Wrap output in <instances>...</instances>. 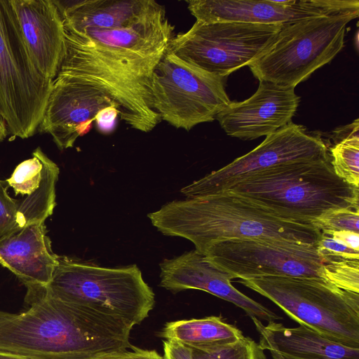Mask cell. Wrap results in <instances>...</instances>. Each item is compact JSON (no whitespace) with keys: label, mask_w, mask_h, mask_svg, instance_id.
Instances as JSON below:
<instances>
[{"label":"cell","mask_w":359,"mask_h":359,"mask_svg":"<svg viewBox=\"0 0 359 359\" xmlns=\"http://www.w3.org/2000/svg\"><path fill=\"white\" fill-rule=\"evenodd\" d=\"M29 308L0 311V353L32 359H90L131 348L133 327L27 288Z\"/></svg>","instance_id":"6da1fadb"},{"label":"cell","mask_w":359,"mask_h":359,"mask_svg":"<svg viewBox=\"0 0 359 359\" xmlns=\"http://www.w3.org/2000/svg\"><path fill=\"white\" fill-rule=\"evenodd\" d=\"M165 236L190 241L204 255L215 243L231 239L280 240L316 244L321 231L313 224L283 217L250 199L226 191L174 201L148 214Z\"/></svg>","instance_id":"7a4b0ae2"},{"label":"cell","mask_w":359,"mask_h":359,"mask_svg":"<svg viewBox=\"0 0 359 359\" xmlns=\"http://www.w3.org/2000/svg\"><path fill=\"white\" fill-rule=\"evenodd\" d=\"M65 40L57 76L101 89L118 104V116L133 129H154L161 119L151 106L152 77L167 50L144 53L113 48L65 29Z\"/></svg>","instance_id":"3957f363"},{"label":"cell","mask_w":359,"mask_h":359,"mask_svg":"<svg viewBox=\"0 0 359 359\" xmlns=\"http://www.w3.org/2000/svg\"><path fill=\"white\" fill-rule=\"evenodd\" d=\"M227 191L302 223L312 224L331 210H359L358 188L336 175L330 157L278 164L251 175Z\"/></svg>","instance_id":"277c9868"},{"label":"cell","mask_w":359,"mask_h":359,"mask_svg":"<svg viewBox=\"0 0 359 359\" xmlns=\"http://www.w3.org/2000/svg\"><path fill=\"white\" fill-rule=\"evenodd\" d=\"M47 295L132 327L149 316L155 294L136 264L109 268L58 257Z\"/></svg>","instance_id":"5b68a950"},{"label":"cell","mask_w":359,"mask_h":359,"mask_svg":"<svg viewBox=\"0 0 359 359\" xmlns=\"http://www.w3.org/2000/svg\"><path fill=\"white\" fill-rule=\"evenodd\" d=\"M238 282L271 300L299 325L359 348V293L316 278L266 276Z\"/></svg>","instance_id":"8992f818"},{"label":"cell","mask_w":359,"mask_h":359,"mask_svg":"<svg viewBox=\"0 0 359 359\" xmlns=\"http://www.w3.org/2000/svg\"><path fill=\"white\" fill-rule=\"evenodd\" d=\"M359 10L284 25L273 42L248 65L259 81L295 88L329 63L344 44L346 25Z\"/></svg>","instance_id":"52a82bcc"},{"label":"cell","mask_w":359,"mask_h":359,"mask_svg":"<svg viewBox=\"0 0 359 359\" xmlns=\"http://www.w3.org/2000/svg\"><path fill=\"white\" fill-rule=\"evenodd\" d=\"M53 81L35 66L8 0H0V116L11 139L36 134Z\"/></svg>","instance_id":"ba28073f"},{"label":"cell","mask_w":359,"mask_h":359,"mask_svg":"<svg viewBox=\"0 0 359 359\" xmlns=\"http://www.w3.org/2000/svg\"><path fill=\"white\" fill-rule=\"evenodd\" d=\"M225 79L166 50L152 77V109L161 121L187 131L212 122L231 102Z\"/></svg>","instance_id":"9c48e42d"},{"label":"cell","mask_w":359,"mask_h":359,"mask_svg":"<svg viewBox=\"0 0 359 359\" xmlns=\"http://www.w3.org/2000/svg\"><path fill=\"white\" fill-rule=\"evenodd\" d=\"M284 25L197 21L174 35L167 51L210 74L226 78L257 60Z\"/></svg>","instance_id":"30bf717a"},{"label":"cell","mask_w":359,"mask_h":359,"mask_svg":"<svg viewBox=\"0 0 359 359\" xmlns=\"http://www.w3.org/2000/svg\"><path fill=\"white\" fill-rule=\"evenodd\" d=\"M203 255L233 278L290 276L326 280L325 262L318 253L316 244L280 240L231 239L214 243Z\"/></svg>","instance_id":"8fae6325"},{"label":"cell","mask_w":359,"mask_h":359,"mask_svg":"<svg viewBox=\"0 0 359 359\" xmlns=\"http://www.w3.org/2000/svg\"><path fill=\"white\" fill-rule=\"evenodd\" d=\"M325 142L292 122L275 133L246 154L181 189L187 198L219 194L252 174L288 162L330 158Z\"/></svg>","instance_id":"7c38bea8"},{"label":"cell","mask_w":359,"mask_h":359,"mask_svg":"<svg viewBox=\"0 0 359 359\" xmlns=\"http://www.w3.org/2000/svg\"><path fill=\"white\" fill-rule=\"evenodd\" d=\"M187 7L197 21L287 25L358 10V0H191Z\"/></svg>","instance_id":"4fadbf2b"},{"label":"cell","mask_w":359,"mask_h":359,"mask_svg":"<svg viewBox=\"0 0 359 359\" xmlns=\"http://www.w3.org/2000/svg\"><path fill=\"white\" fill-rule=\"evenodd\" d=\"M118 104L101 89L57 75L53 80L38 132L51 135L60 150L72 147L88 133L100 111Z\"/></svg>","instance_id":"5bb4252c"},{"label":"cell","mask_w":359,"mask_h":359,"mask_svg":"<svg viewBox=\"0 0 359 359\" xmlns=\"http://www.w3.org/2000/svg\"><path fill=\"white\" fill-rule=\"evenodd\" d=\"M299 102L294 88L259 81L251 97L231 102L216 119L228 135L243 140H255L290 123Z\"/></svg>","instance_id":"9a60e30c"},{"label":"cell","mask_w":359,"mask_h":359,"mask_svg":"<svg viewBox=\"0 0 359 359\" xmlns=\"http://www.w3.org/2000/svg\"><path fill=\"white\" fill-rule=\"evenodd\" d=\"M160 286L172 292L194 289L213 294L242 309L250 318L268 323L280 316L246 296L231 284L232 276L196 250L164 259L160 264Z\"/></svg>","instance_id":"2e32d148"},{"label":"cell","mask_w":359,"mask_h":359,"mask_svg":"<svg viewBox=\"0 0 359 359\" xmlns=\"http://www.w3.org/2000/svg\"><path fill=\"white\" fill-rule=\"evenodd\" d=\"M29 54L54 80L65 50V27L57 0H8Z\"/></svg>","instance_id":"e0dca14e"},{"label":"cell","mask_w":359,"mask_h":359,"mask_svg":"<svg viewBox=\"0 0 359 359\" xmlns=\"http://www.w3.org/2000/svg\"><path fill=\"white\" fill-rule=\"evenodd\" d=\"M60 169L37 147L32 157L20 164L6 180L14 191L18 220L21 229L45 222L55 207V184Z\"/></svg>","instance_id":"ac0fdd59"},{"label":"cell","mask_w":359,"mask_h":359,"mask_svg":"<svg viewBox=\"0 0 359 359\" xmlns=\"http://www.w3.org/2000/svg\"><path fill=\"white\" fill-rule=\"evenodd\" d=\"M45 222L28 225L0 238V264L26 286L45 287L58 264Z\"/></svg>","instance_id":"d6986e66"},{"label":"cell","mask_w":359,"mask_h":359,"mask_svg":"<svg viewBox=\"0 0 359 359\" xmlns=\"http://www.w3.org/2000/svg\"><path fill=\"white\" fill-rule=\"evenodd\" d=\"M251 318L259 334V344L274 359H359V348L333 341L304 325L287 327L276 321L264 325Z\"/></svg>","instance_id":"ffe728a7"},{"label":"cell","mask_w":359,"mask_h":359,"mask_svg":"<svg viewBox=\"0 0 359 359\" xmlns=\"http://www.w3.org/2000/svg\"><path fill=\"white\" fill-rule=\"evenodd\" d=\"M57 3L65 29L76 33L126 27L163 7L154 0L57 1Z\"/></svg>","instance_id":"44dd1931"},{"label":"cell","mask_w":359,"mask_h":359,"mask_svg":"<svg viewBox=\"0 0 359 359\" xmlns=\"http://www.w3.org/2000/svg\"><path fill=\"white\" fill-rule=\"evenodd\" d=\"M158 336L205 352L231 344L244 337L237 327L227 323L221 316H213L168 322Z\"/></svg>","instance_id":"7402d4cb"},{"label":"cell","mask_w":359,"mask_h":359,"mask_svg":"<svg viewBox=\"0 0 359 359\" xmlns=\"http://www.w3.org/2000/svg\"><path fill=\"white\" fill-rule=\"evenodd\" d=\"M359 123L337 128L334 144L330 148L331 164L336 175L348 184L359 188Z\"/></svg>","instance_id":"603a6c76"},{"label":"cell","mask_w":359,"mask_h":359,"mask_svg":"<svg viewBox=\"0 0 359 359\" xmlns=\"http://www.w3.org/2000/svg\"><path fill=\"white\" fill-rule=\"evenodd\" d=\"M193 350V349H192ZM194 359H266L264 350L252 339L238 341L212 351L193 350Z\"/></svg>","instance_id":"cb8c5ba5"},{"label":"cell","mask_w":359,"mask_h":359,"mask_svg":"<svg viewBox=\"0 0 359 359\" xmlns=\"http://www.w3.org/2000/svg\"><path fill=\"white\" fill-rule=\"evenodd\" d=\"M324 271L327 281L340 289L359 293V259L327 261Z\"/></svg>","instance_id":"d4e9b609"},{"label":"cell","mask_w":359,"mask_h":359,"mask_svg":"<svg viewBox=\"0 0 359 359\" xmlns=\"http://www.w3.org/2000/svg\"><path fill=\"white\" fill-rule=\"evenodd\" d=\"M312 224L320 231H351L359 233V210L343 208L328 211Z\"/></svg>","instance_id":"484cf974"},{"label":"cell","mask_w":359,"mask_h":359,"mask_svg":"<svg viewBox=\"0 0 359 359\" xmlns=\"http://www.w3.org/2000/svg\"><path fill=\"white\" fill-rule=\"evenodd\" d=\"M7 190L6 182L0 180V238L21 229L15 201Z\"/></svg>","instance_id":"4316f807"},{"label":"cell","mask_w":359,"mask_h":359,"mask_svg":"<svg viewBox=\"0 0 359 359\" xmlns=\"http://www.w3.org/2000/svg\"><path fill=\"white\" fill-rule=\"evenodd\" d=\"M316 247L325 263L338 259H359V251L348 248L324 232H321Z\"/></svg>","instance_id":"83f0119b"},{"label":"cell","mask_w":359,"mask_h":359,"mask_svg":"<svg viewBox=\"0 0 359 359\" xmlns=\"http://www.w3.org/2000/svg\"><path fill=\"white\" fill-rule=\"evenodd\" d=\"M90 359H163L156 351L132 346L130 350H119L102 353Z\"/></svg>","instance_id":"f1b7e54d"},{"label":"cell","mask_w":359,"mask_h":359,"mask_svg":"<svg viewBox=\"0 0 359 359\" xmlns=\"http://www.w3.org/2000/svg\"><path fill=\"white\" fill-rule=\"evenodd\" d=\"M163 359H194L193 350L174 340L163 341Z\"/></svg>","instance_id":"f546056e"},{"label":"cell","mask_w":359,"mask_h":359,"mask_svg":"<svg viewBox=\"0 0 359 359\" xmlns=\"http://www.w3.org/2000/svg\"><path fill=\"white\" fill-rule=\"evenodd\" d=\"M118 116V109L115 107H109L100 111L95 121L102 133H107L114 128Z\"/></svg>","instance_id":"4dcf8cb0"},{"label":"cell","mask_w":359,"mask_h":359,"mask_svg":"<svg viewBox=\"0 0 359 359\" xmlns=\"http://www.w3.org/2000/svg\"><path fill=\"white\" fill-rule=\"evenodd\" d=\"M348 248L359 251V233L351 231H322Z\"/></svg>","instance_id":"1f68e13d"},{"label":"cell","mask_w":359,"mask_h":359,"mask_svg":"<svg viewBox=\"0 0 359 359\" xmlns=\"http://www.w3.org/2000/svg\"><path fill=\"white\" fill-rule=\"evenodd\" d=\"M8 135L6 125L0 116V142H3Z\"/></svg>","instance_id":"d6a6232c"},{"label":"cell","mask_w":359,"mask_h":359,"mask_svg":"<svg viewBox=\"0 0 359 359\" xmlns=\"http://www.w3.org/2000/svg\"><path fill=\"white\" fill-rule=\"evenodd\" d=\"M0 359H32V358L19 356V355L4 354V353H0Z\"/></svg>","instance_id":"836d02e7"}]
</instances>
